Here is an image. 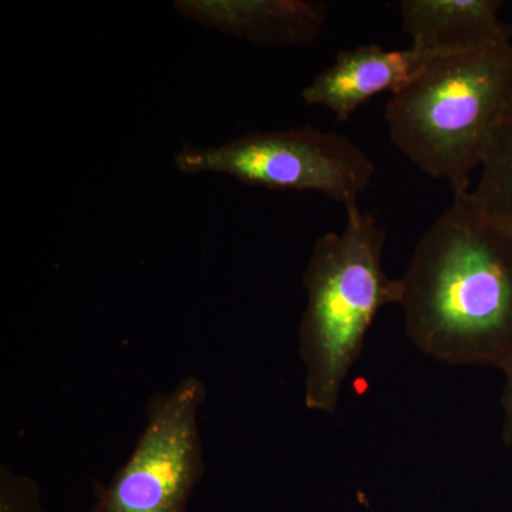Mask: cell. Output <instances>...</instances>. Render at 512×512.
Wrapping results in <instances>:
<instances>
[{"instance_id":"4","label":"cell","mask_w":512,"mask_h":512,"mask_svg":"<svg viewBox=\"0 0 512 512\" xmlns=\"http://www.w3.org/2000/svg\"><path fill=\"white\" fill-rule=\"evenodd\" d=\"M185 175L220 174L252 187L313 191L346 210L372 183L376 165L345 136L312 126L252 131L212 146L183 144L173 157Z\"/></svg>"},{"instance_id":"11","label":"cell","mask_w":512,"mask_h":512,"mask_svg":"<svg viewBox=\"0 0 512 512\" xmlns=\"http://www.w3.org/2000/svg\"><path fill=\"white\" fill-rule=\"evenodd\" d=\"M505 384L503 396H501V406H503L504 419L501 437L505 446L512 448V365L504 370Z\"/></svg>"},{"instance_id":"7","label":"cell","mask_w":512,"mask_h":512,"mask_svg":"<svg viewBox=\"0 0 512 512\" xmlns=\"http://www.w3.org/2000/svg\"><path fill=\"white\" fill-rule=\"evenodd\" d=\"M184 19L258 46L315 43L329 19L330 2L318 0H177Z\"/></svg>"},{"instance_id":"8","label":"cell","mask_w":512,"mask_h":512,"mask_svg":"<svg viewBox=\"0 0 512 512\" xmlns=\"http://www.w3.org/2000/svg\"><path fill=\"white\" fill-rule=\"evenodd\" d=\"M500 0H402L400 20L412 46L436 56L461 55L511 42Z\"/></svg>"},{"instance_id":"5","label":"cell","mask_w":512,"mask_h":512,"mask_svg":"<svg viewBox=\"0 0 512 512\" xmlns=\"http://www.w3.org/2000/svg\"><path fill=\"white\" fill-rule=\"evenodd\" d=\"M201 379L188 376L150 397L146 424L130 457L107 484H97L89 512H187L205 473Z\"/></svg>"},{"instance_id":"2","label":"cell","mask_w":512,"mask_h":512,"mask_svg":"<svg viewBox=\"0 0 512 512\" xmlns=\"http://www.w3.org/2000/svg\"><path fill=\"white\" fill-rule=\"evenodd\" d=\"M512 110V42L439 56L387 101L393 146L453 195L471 191Z\"/></svg>"},{"instance_id":"6","label":"cell","mask_w":512,"mask_h":512,"mask_svg":"<svg viewBox=\"0 0 512 512\" xmlns=\"http://www.w3.org/2000/svg\"><path fill=\"white\" fill-rule=\"evenodd\" d=\"M436 57L412 45L384 49L372 43L343 50L302 90V100L329 110L343 123L379 94L399 93Z\"/></svg>"},{"instance_id":"10","label":"cell","mask_w":512,"mask_h":512,"mask_svg":"<svg viewBox=\"0 0 512 512\" xmlns=\"http://www.w3.org/2000/svg\"><path fill=\"white\" fill-rule=\"evenodd\" d=\"M0 512H45L40 487L26 476L0 468Z\"/></svg>"},{"instance_id":"9","label":"cell","mask_w":512,"mask_h":512,"mask_svg":"<svg viewBox=\"0 0 512 512\" xmlns=\"http://www.w3.org/2000/svg\"><path fill=\"white\" fill-rule=\"evenodd\" d=\"M473 192L488 214L512 231V110L495 134Z\"/></svg>"},{"instance_id":"1","label":"cell","mask_w":512,"mask_h":512,"mask_svg":"<svg viewBox=\"0 0 512 512\" xmlns=\"http://www.w3.org/2000/svg\"><path fill=\"white\" fill-rule=\"evenodd\" d=\"M399 281L404 330L421 353L448 366L512 365V231L473 191L421 235Z\"/></svg>"},{"instance_id":"3","label":"cell","mask_w":512,"mask_h":512,"mask_svg":"<svg viewBox=\"0 0 512 512\" xmlns=\"http://www.w3.org/2000/svg\"><path fill=\"white\" fill-rule=\"evenodd\" d=\"M346 214L342 232L316 239L302 276L308 303L299 326V355L306 370L305 406L318 413L335 412L376 316L402 299L399 279L383 269L386 232L359 207Z\"/></svg>"}]
</instances>
